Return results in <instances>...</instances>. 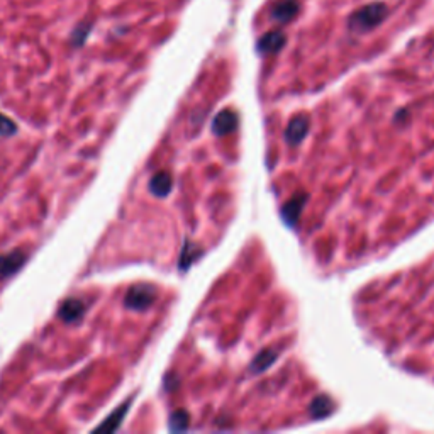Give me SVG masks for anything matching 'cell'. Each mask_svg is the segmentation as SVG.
Instances as JSON below:
<instances>
[{
  "mask_svg": "<svg viewBox=\"0 0 434 434\" xmlns=\"http://www.w3.org/2000/svg\"><path fill=\"white\" fill-rule=\"evenodd\" d=\"M387 17V7L382 2L368 3V6L362 7L356 12L351 14L350 17V29L356 32H365L370 29L377 28L382 21Z\"/></svg>",
  "mask_w": 434,
  "mask_h": 434,
  "instance_id": "obj_1",
  "label": "cell"
},
{
  "mask_svg": "<svg viewBox=\"0 0 434 434\" xmlns=\"http://www.w3.org/2000/svg\"><path fill=\"white\" fill-rule=\"evenodd\" d=\"M157 299V288L153 285H132L124 297V306L131 310H146Z\"/></svg>",
  "mask_w": 434,
  "mask_h": 434,
  "instance_id": "obj_2",
  "label": "cell"
},
{
  "mask_svg": "<svg viewBox=\"0 0 434 434\" xmlns=\"http://www.w3.org/2000/svg\"><path fill=\"white\" fill-rule=\"evenodd\" d=\"M26 253L22 250H12L9 253L0 255V278H9L24 266Z\"/></svg>",
  "mask_w": 434,
  "mask_h": 434,
  "instance_id": "obj_3",
  "label": "cell"
},
{
  "mask_svg": "<svg viewBox=\"0 0 434 434\" xmlns=\"http://www.w3.org/2000/svg\"><path fill=\"white\" fill-rule=\"evenodd\" d=\"M85 314V304L80 299H66L59 306L58 317L66 324H75Z\"/></svg>",
  "mask_w": 434,
  "mask_h": 434,
  "instance_id": "obj_4",
  "label": "cell"
},
{
  "mask_svg": "<svg viewBox=\"0 0 434 434\" xmlns=\"http://www.w3.org/2000/svg\"><path fill=\"white\" fill-rule=\"evenodd\" d=\"M299 2L297 0H280L272 10V17L280 24H287L299 14Z\"/></svg>",
  "mask_w": 434,
  "mask_h": 434,
  "instance_id": "obj_5",
  "label": "cell"
},
{
  "mask_svg": "<svg viewBox=\"0 0 434 434\" xmlns=\"http://www.w3.org/2000/svg\"><path fill=\"white\" fill-rule=\"evenodd\" d=\"M129 406H131V400H128V402H124L122 406H119L117 409L109 415V417H106V421H103L102 424H99L97 428H95V431H109V433L117 431L119 426L122 424V419H124L126 414H128Z\"/></svg>",
  "mask_w": 434,
  "mask_h": 434,
  "instance_id": "obj_6",
  "label": "cell"
},
{
  "mask_svg": "<svg viewBox=\"0 0 434 434\" xmlns=\"http://www.w3.org/2000/svg\"><path fill=\"white\" fill-rule=\"evenodd\" d=\"M285 44V36L280 31H272L258 41V50L265 55L277 53Z\"/></svg>",
  "mask_w": 434,
  "mask_h": 434,
  "instance_id": "obj_7",
  "label": "cell"
},
{
  "mask_svg": "<svg viewBox=\"0 0 434 434\" xmlns=\"http://www.w3.org/2000/svg\"><path fill=\"white\" fill-rule=\"evenodd\" d=\"M307 129H309V122L304 116L295 117L294 121L288 124L287 131H285V138L290 144H297L304 139V136L307 135Z\"/></svg>",
  "mask_w": 434,
  "mask_h": 434,
  "instance_id": "obj_8",
  "label": "cell"
},
{
  "mask_svg": "<svg viewBox=\"0 0 434 434\" xmlns=\"http://www.w3.org/2000/svg\"><path fill=\"white\" fill-rule=\"evenodd\" d=\"M236 114L233 110H224V112L217 114L216 119H214L213 124V131L216 132L217 136H224L228 132L235 131L236 128Z\"/></svg>",
  "mask_w": 434,
  "mask_h": 434,
  "instance_id": "obj_9",
  "label": "cell"
},
{
  "mask_svg": "<svg viewBox=\"0 0 434 434\" xmlns=\"http://www.w3.org/2000/svg\"><path fill=\"white\" fill-rule=\"evenodd\" d=\"M172 177L166 172H159L150 180V190L157 197H166L170 194V190H172Z\"/></svg>",
  "mask_w": 434,
  "mask_h": 434,
  "instance_id": "obj_10",
  "label": "cell"
},
{
  "mask_svg": "<svg viewBox=\"0 0 434 434\" xmlns=\"http://www.w3.org/2000/svg\"><path fill=\"white\" fill-rule=\"evenodd\" d=\"M92 29H94V22L90 21L79 22V24L75 26V29L72 31V34H70V44H72L73 48L83 46V44L87 43L88 36H90Z\"/></svg>",
  "mask_w": 434,
  "mask_h": 434,
  "instance_id": "obj_11",
  "label": "cell"
},
{
  "mask_svg": "<svg viewBox=\"0 0 434 434\" xmlns=\"http://www.w3.org/2000/svg\"><path fill=\"white\" fill-rule=\"evenodd\" d=\"M306 200H307V195H297L294 200H290V202L282 209V216H284L285 222H288V224H295V221L299 219L300 213H302V207H304V204H306Z\"/></svg>",
  "mask_w": 434,
  "mask_h": 434,
  "instance_id": "obj_12",
  "label": "cell"
},
{
  "mask_svg": "<svg viewBox=\"0 0 434 434\" xmlns=\"http://www.w3.org/2000/svg\"><path fill=\"white\" fill-rule=\"evenodd\" d=\"M333 411V402L328 397H317L313 404H310V413L314 417H324Z\"/></svg>",
  "mask_w": 434,
  "mask_h": 434,
  "instance_id": "obj_13",
  "label": "cell"
},
{
  "mask_svg": "<svg viewBox=\"0 0 434 434\" xmlns=\"http://www.w3.org/2000/svg\"><path fill=\"white\" fill-rule=\"evenodd\" d=\"M277 355L273 353V351H263L262 355L257 356V359L253 362V366H251V370H253L255 373H259L263 372L265 368H268L270 365H272L273 362H275Z\"/></svg>",
  "mask_w": 434,
  "mask_h": 434,
  "instance_id": "obj_14",
  "label": "cell"
},
{
  "mask_svg": "<svg viewBox=\"0 0 434 434\" xmlns=\"http://www.w3.org/2000/svg\"><path fill=\"white\" fill-rule=\"evenodd\" d=\"M187 426H188L187 413L178 411V413L172 414V417H170V429H172V431H184V429H187Z\"/></svg>",
  "mask_w": 434,
  "mask_h": 434,
  "instance_id": "obj_15",
  "label": "cell"
},
{
  "mask_svg": "<svg viewBox=\"0 0 434 434\" xmlns=\"http://www.w3.org/2000/svg\"><path fill=\"white\" fill-rule=\"evenodd\" d=\"M16 132H17L16 122L0 112V136H2V138H9V136L16 135Z\"/></svg>",
  "mask_w": 434,
  "mask_h": 434,
  "instance_id": "obj_16",
  "label": "cell"
}]
</instances>
